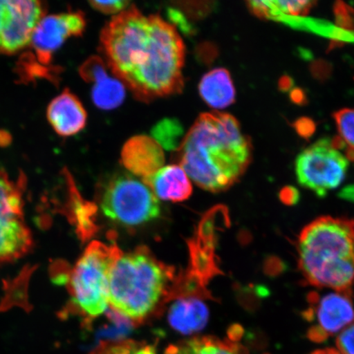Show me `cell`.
<instances>
[{"label": "cell", "mask_w": 354, "mask_h": 354, "mask_svg": "<svg viewBox=\"0 0 354 354\" xmlns=\"http://www.w3.org/2000/svg\"><path fill=\"white\" fill-rule=\"evenodd\" d=\"M209 317V309L198 297L179 299L171 305L168 314L172 328L184 335L196 333L203 329Z\"/></svg>", "instance_id": "cell-15"}, {"label": "cell", "mask_w": 354, "mask_h": 354, "mask_svg": "<svg viewBox=\"0 0 354 354\" xmlns=\"http://www.w3.org/2000/svg\"><path fill=\"white\" fill-rule=\"evenodd\" d=\"M336 24L346 32L354 33V10L344 2H336L334 8Z\"/></svg>", "instance_id": "cell-26"}, {"label": "cell", "mask_w": 354, "mask_h": 354, "mask_svg": "<svg viewBox=\"0 0 354 354\" xmlns=\"http://www.w3.org/2000/svg\"><path fill=\"white\" fill-rule=\"evenodd\" d=\"M46 7L35 0H0V54L15 55L29 46Z\"/></svg>", "instance_id": "cell-9"}, {"label": "cell", "mask_w": 354, "mask_h": 354, "mask_svg": "<svg viewBox=\"0 0 354 354\" xmlns=\"http://www.w3.org/2000/svg\"><path fill=\"white\" fill-rule=\"evenodd\" d=\"M338 351L342 354H354V323L344 329L336 339Z\"/></svg>", "instance_id": "cell-28"}, {"label": "cell", "mask_w": 354, "mask_h": 354, "mask_svg": "<svg viewBox=\"0 0 354 354\" xmlns=\"http://www.w3.org/2000/svg\"><path fill=\"white\" fill-rule=\"evenodd\" d=\"M25 177L13 180L0 170V266L32 250L33 236L24 215Z\"/></svg>", "instance_id": "cell-7"}, {"label": "cell", "mask_w": 354, "mask_h": 354, "mask_svg": "<svg viewBox=\"0 0 354 354\" xmlns=\"http://www.w3.org/2000/svg\"><path fill=\"white\" fill-rule=\"evenodd\" d=\"M109 66L99 56H91L84 62L79 68L80 76L87 83L95 84L109 77Z\"/></svg>", "instance_id": "cell-24"}, {"label": "cell", "mask_w": 354, "mask_h": 354, "mask_svg": "<svg viewBox=\"0 0 354 354\" xmlns=\"http://www.w3.org/2000/svg\"><path fill=\"white\" fill-rule=\"evenodd\" d=\"M346 156L348 158V160H352L354 161V148L352 147H348L346 149Z\"/></svg>", "instance_id": "cell-35"}, {"label": "cell", "mask_w": 354, "mask_h": 354, "mask_svg": "<svg viewBox=\"0 0 354 354\" xmlns=\"http://www.w3.org/2000/svg\"><path fill=\"white\" fill-rule=\"evenodd\" d=\"M172 277L174 269L145 247L122 254L110 273L109 304L132 322H142L165 295Z\"/></svg>", "instance_id": "cell-4"}, {"label": "cell", "mask_w": 354, "mask_h": 354, "mask_svg": "<svg viewBox=\"0 0 354 354\" xmlns=\"http://www.w3.org/2000/svg\"><path fill=\"white\" fill-rule=\"evenodd\" d=\"M86 26V17L81 11L44 15L30 38L28 47L33 53V59H37L41 68L52 73L46 66L50 64L53 55L64 46L66 39L81 37Z\"/></svg>", "instance_id": "cell-11"}, {"label": "cell", "mask_w": 354, "mask_h": 354, "mask_svg": "<svg viewBox=\"0 0 354 354\" xmlns=\"http://www.w3.org/2000/svg\"><path fill=\"white\" fill-rule=\"evenodd\" d=\"M308 303L303 316L308 322H316L308 331V339L313 342H324L354 323L351 290L336 291L322 298L313 292L308 295Z\"/></svg>", "instance_id": "cell-10"}, {"label": "cell", "mask_w": 354, "mask_h": 354, "mask_svg": "<svg viewBox=\"0 0 354 354\" xmlns=\"http://www.w3.org/2000/svg\"><path fill=\"white\" fill-rule=\"evenodd\" d=\"M100 206L107 218L129 227L149 223L161 212L148 185L128 174L115 175L106 183Z\"/></svg>", "instance_id": "cell-6"}, {"label": "cell", "mask_w": 354, "mask_h": 354, "mask_svg": "<svg viewBox=\"0 0 354 354\" xmlns=\"http://www.w3.org/2000/svg\"><path fill=\"white\" fill-rule=\"evenodd\" d=\"M100 46L114 76L136 99L151 102L183 91V39L160 16L128 8L104 26Z\"/></svg>", "instance_id": "cell-1"}, {"label": "cell", "mask_w": 354, "mask_h": 354, "mask_svg": "<svg viewBox=\"0 0 354 354\" xmlns=\"http://www.w3.org/2000/svg\"><path fill=\"white\" fill-rule=\"evenodd\" d=\"M166 354H249L247 349L231 339L203 336L171 345Z\"/></svg>", "instance_id": "cell-17"}, {"label": "cell", "mask_w": 354, "mask_h": 354, "mask_svg": "<svg viewBox=\"0 0 354 354\" xmlns=\"http://www.w3.org/2000/svg\"><path fill=\"white\" fill-rule=\"evenodd\" d=\"M299 267L309 285L335 291L354 284V221L322 216L301 232Z\"/></svg>", "instance_id": "cell-3"}, {"label": "cell", "mask_w": 354, "mask_h": 354, "mask_svg": "<svg viewBox=\"0 0 354 354\" xmlns=\"http://www.w3.org/2000/svg\"><path fill=\"white\" fill-rule=\"evenodd\" d=\"M46 115L53 129L62 137L77 134L87 122V113L81 100L68 88L51 100Z\"/></svg>", "instance_id": "cell-13"}, {"label": "cell", "mask_w": 354, "mask_h": 354, "mask_svg": "<svg viewBox=\"0 0 354 354\" xmlns=\"http://www.w3.org/2000/svg\"><path fill=\"white\" fill-rule=\"evenodd\" d=\"M90 4L97 11L104 15H119L130 7L131 3L126 0H118V1H91Z\"/></svg>", "instance_id": "cell-27"}, {"label": "cell", "mask_w": 354, "mask_h": 354, "mask_svg": "<svg viewBox=\"0 0 354 354\" xmlns=\"http://www.w3.org/2000/svg\"><path fill=\"white\" fill-rule=\"evenodd\" d=\"M91 354H157L154 348L132 340L102 343Z\"/></svg>", "instance_id": "cell-23"}, {"label": "cell", "mask_w": 354, "mask_h": 354, "mask_svg": "<svg viewBox=\"0 0 354 354\" xmlns=\"http://www.w3.org/2000/svg\"><path fill=\"white\" fill-rule=\"evenodd\" d=\"M293 85V79L288 76L283 77L279 82V88L283 92L289 91Z\"/></svg>", "instance_id": "cell-33"}, {"label": "cell", "mask_w": 354, "mask_h": 354, "mask_svg": "<svg viewBox=\"0 0 354 354\" xmlns=\"http://www.w3.org/2000/svg\"><path fill=\"white\" fill-rule=\"evenodd\" d=\"M294 127L298 134L305 139L311 137L316 130L315 123H314L312 119L307 118L298 119V120L295 122Z\"/></svg>", "instance_id": "cell-29"}, {"label": "cell", "mask_w": 354, "mask_h": 354, "mask_svg": "<svg viewBox=\"0 0 354 354\" xmlns=\"http://www.w3.org/2000/svg\"><path fill=\"white\" fill-rule=\"evenodd\" d=\"M183 128L176 119H163L153 128V138L168 150L178 149L183 140Z\"/></svg>", "instance_id": "cell-22"}, {"label": "cell", "mask_w": 354, "mask_h": 354, "mask_svg": "<svg viewBox=\"0 0 354 354\" xmlns=\"http://www.w3.org/2000/svg\"><path fill=\"white\" fill-rule=\"evenodd\" d=\"M250 10L260 19L277 20L282 16L304 17L313 8L314 1H250Z\"/></svg>", "instance_id": "cell-18"}, {"label": "cell", "mask_w": 354, "mask_h": 354, "mask_svg": "<svg viewBox=\"0 0 354 354\" xmlns=\"http://www.w3.org/2000/svg\"><path fill=\"white\" fill-rule=\"evenodd\" d=\"M122 254L116 245L94 241L75 265L68 278V290L73 307L82 315L94 318L107 309L110 273Z\"/></svg>", "instance_id": "cell-5"}, {"label": "cell", "mask_w": 354, "mask_h": 354, "mask_svg": "<svg viewBox=\"0 0 354 354\" xmlns=\"http://www.w3.org/2000/svg\"><path fill=\"white\" fill-rule=\"evenodd\" d=\"M126 97V86L118 78L106 77L94 84L91 91L93 103L102 110H113L122 105Z\"/></svg>", "instance_id": "cell-21"}, {"label": "cell", "mask_w": 354, "mask_h": 354, "mask_svg": "<svg viewBox=\"0 0 354 354\" xmlns=\"http://www.w3.org/2000/svg\"><path fill=\"white\" fill-rule=\"evenodd\" d=\"M290 100L295 104L303 105L307 103V97L305 95L304 92L299 88H296L290 93Z\"/></svg>", "instance_id": "cell-31"}, {"label": "cell", "mask_w": 354, "mask_h": 354, "mask_svg": "<svg viewBox=\"0 0 354 354\" xmlns=\"http://www.w3.org/2000/svg\"><path fill=\"white\" fill-rule=\"evenodd\" d=\"M201 98L210 107L223 109L236 100V88L231 75L225 68H216L206 73L198 85Z\"/></svg>", "instance_id": "cell-16"}, {"label": "cell", "mask_w": 354, "mask_h": 354, "mask_svg": "<svg viewBox=\"0 0 354 354\" xmlns=\"http://www.w3.org/2000/svg\"><path fill=\"white\" fill-rule=\"evenodd\" d=\"M333 117L337 125L342 138L349 147L354 148V109H344L334 113Z\"/></svg>", "instance_id": "cell-25"}, {"label": "cell", "mask_w": 354, "mask_h": 354, "mask_svg": "<svg viewBox=\"0 0 354 354\" xmlns=\"http://www.w3.org/2000/svg\"><path fill=\"white\" fill-rule=\"evenodd\" d=\"M348 160L324 138L301 152L296 158L295 172L298 183L324 198L330 190L337 188L346 176Z\"/></svg>", "instance_id": "cell-8"}, {"label": "cell", "mask_w": 354, "mask_h": 354, "mask_svg": "<svg viewBox=\"0 0 354 354\" xmlns=\"http://www.w3.org/2000/svg\"><path fill=\"white\" fill-rule=\"evenodd\" d=\"M143 183L157 198L174 203L187 201L193 192L192 181L180 165L162 167Z\"/></svg>", "instance_id": "cell-14"}, {"label": "cell", "mask_w": 354, "mask_h": 354, "mask_svg": "<svg viewBox=\"0 0 354 354\" xmlns=\"http://www.w3.org/2000/svg\"><path fill=\"white\" fill-rule=\"evenodd\" d=\"M121 160L133 176L148 178L165 167V155L162 146L153 137H131L123 145Z\"/></svg>", "instance_id": "cell-12"}, {"label": "cell", "mask_w": 354, "mask_h": 354, "mask_svg": "<svg viewBox=\"0 0 354 354\" xmlns=\"http://www.w3.org/2000/svg\"><path fill=\"white\" fill-rule=\"evenodd\" d=\"M280 198L281 202L286 205H295L299 201L300 194L297 189L293 187H286L281 190Z\"/></svg>", "instance_id": "cell-30"}, {"label": "cell", "mask_w": 354, "mask_h": 354, "mask_svg": "<svg viewBox=\"0 0 354 354\" xmlns=\"http://www.w3.org/2000/svg\"><path fill=\"white\" fill-rule=\"evenodd\" d=\"M311 354H342L339 351L333 348L319 349V351H314Z\"/></svg>", "instance_id": "cell-34"}, {"label": "cell", "mask_w": 354, "mask_h": 354, "mask_svg": "<svg viewBox=\"0 0 354 354\" xmlns=\"http://www.w3.org/2000/svg\"><path fill=\"white\" fill-rule=\"evenodd\" d=\"M65 174L69 187L71 203H73L72 206H73V221L76 225L80 236L86 240L96 231L95 221L93 219L95 209L91 203L84 201L80 196L73 177L71 176L68 171H65Z\"/></svg>", "instance_id": "cell-19"}, {"label": "cell", "mask_w": 354, "mask_h": 354, "mask_svg": "<svg viewBox=\"0 0 354 354\" xmlns=\"http://www.w3.org/2000/svg\"><path fill=\"white\" fill-rule=\"evenodd\" d=\"M276 21L283 22L292 28L308 30L322 37H328L340 42L354 43V33L346 32L342 28L332 25L328 21L305 19L304 17L282 16Z\"/></svg>", "instance_id": "cell-20"}, {"label": "cell", "mask_w": 354, "mask_h": 354, "mask_svg": "<svg viewBox=\"0 0 354 354\" xmlns=\"http://www.w3.org/2000/svg\"><path fill=\"white\" fill-rule=\"evenodd\" d=\"M338 196L345 201L354 203V185H349L343 188L338 194Z\"/></svg>", "instance_id": "cell-32"}, {"label": "cell", "mask_w": 354, "mask_h": 354, "mask_svg": "<svg viewBox=\"0 0 354 354\" xmlns=\"http://www.w3.org/2000/svg\"><path fill=\"white\" fill-rule=\"evenodd\" d=\"M177 151L180 166L190 179L214 193L237 183L252 159L251 140L237 119L219 112L199 115Z\"/></svg>", "instance_id": "cell-2"}]
</instances>
